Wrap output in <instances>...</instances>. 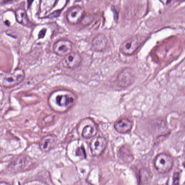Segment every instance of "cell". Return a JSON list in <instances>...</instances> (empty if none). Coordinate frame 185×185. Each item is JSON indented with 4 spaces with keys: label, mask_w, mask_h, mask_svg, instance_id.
I'll return each mask as SVG.
<instances>
[{
    "label": "cell",
    "mask_w": 185,
    "mask_h": 185,
    "mask_svg": "<svg viewBox=\"0 0 185 185\" xmlns=\"http://www.w3.org/2000/svg\"><path fill=\"white\" fill-rule=\"evenodd\" d=\"M76 99V95L66 90H59L53 91L49 97V102L51 105L62 108H67L72 106Z\"/></svg>",
    "instance_id": "cell-1"
},
{
    "label": "cell",
    "mask_w": 185,
    "mask_h": 185,
    "mask_svg": "<svg viewBox=\"0 0 185 185\" xmlns=\"http://www.w3.org/2000/svg\"><path fill=\"white\" fill-rule=\"evenodd\" d=\"M25 73L21 69H17L13 73H3L0 76V83L5 88H11L19 84L24 80Z\"/></svg>",
    "instance_id": "cell-2"
},
{
    "label": "cell",
    "mask_w": 185,
    "mask_h": 185,
    "mask_svg": "<svg viewBox=\"0 0 185 185\" xmlns=\"http://www.w3.org/2000/svg\"><path fill=\"white\" fill-rule=\"evenodd\" d=\"M154 164L157 172L161 174L166 173L172 169L173 160L172 158L167 154L161 153L156 157Z\"/></svg>",
    "instance_id": "cell-3"
},
{
    "label": "cell",
    "mask_w": 185,
    "mask_h": 185,
    "mask_svg": "<svg viewBox=\"0 0 185 185\" xmlns=\"http://www.w3.org/2000/svg\"><path fill=\"white\" fill-rule=\"evenodd\" d=\"M135 75L130 68H126L122 71L117 76L116 82L121 88H126L134 82Z\"/></svg>",
    "instance_id": "cell-4"
},
{
    "label": "cell",
    "mask_w": 185,
    "mask_h": 185,
    "mask_svg": "<svg viewBox=\"0 0 185 185\" xmlns=\"http://www.w3.org/2000/svg\"><path fill=\"white\" fill-rule=\"evenodd\" d=\"M108 143V140L104 137H98L93 139L90 144L92 155L98 156L101 155L106 149Z\"/></svg>",
    "instance_id": "cell-5"
},
{
    "label": "cell",
    "mask_w": 185,
    "mask_h": 185,
    "mask_svg": "<svg viewBox=\"0 0 185 185\" xmlns=\"http://www.w3.org/2000/svg\"><path fill=\"white\" fill-rule=\"evenodd\" d=\"M72 44L68 40H60L56 42L53 46V52L60 56H65L72 52Z\"/></svg>",
    "instance_id": "cell-6"
},
{
    "label": "cell",
    "mask_w": 185,
    "mask_h": 185,
    "mask_svg": "<svg viewBox=\"0 0 185 185\" xmlns=\"http://www.w3.org/2000/svg\"><path fill=\"white\" fill-rule=\"evenodd\" d=\"M141 45V41L139 37L134 36L122 44L120 47V51L125 54H132L139 48Z\"/></svg>",
    "instance_id": "cell-7"
},
{
    "label": "cell",
    "mask_w": 185,
    "mask_h": 185,
    "mask_svg": "<svg viewBox=\"0 0 185 185\" xmlns=\"http://www.w3.org/2000/svg\"><path fill=\"white\" fill-rule=\"evenodd\" d=\"M84 10L83 8L76 6L72 8L67 12L66 17L69 23L76 24L82 21L84 17Z\"/></svg>",
    "instance_id": "cell-8"
},
{
    "label": "cell",
    "mask_w": 185,
    "mask_h": 185,
    "mask_svg": "<svg viewBox=\"0 0 185 185\" xmlns=\"http://www.w3.org/2000/svg\"><path fill=\"white\" fill-rule=\"evenodd\" d=\"M82 60V57L79 53L72 51L64 56L62 59V63L65 68L73 69L78 67Z\"/></svg>",
    "instance_id": "cell-9"
},
{
    "label": "cell",
    "mask_w": 185,
    "mask_h": 185,
    "mask_svg": "<svg viewBox=\"0 0 185 185\" xmlns=\"http://www.w3.org/2000/svg\"><path fill=\"white\" fill-rule=\"evenodd\" d=\"M132 122L127 119H122L117 121L114 124L116 131L120 134H126L132 129Z\"/></svg>",
    "instance_id": "cell-10"
},
{
    "label": "cell",
    "mask_w": 185,
    "mask_h": 185,
    "mask_svg": "<svg viewBox=\"0 0 185 185\" xmlns=\"http://www.w3.org/2000/svg\"><path fill=\"white\" fill-rule=\"evenodd\" d=\"M56 139L55 136L50 134L44 137L40 142L41 150L47 151L53 148L56 144Z\"/></svg>",
    "instance_id": "cell-11"
},
{
    "label": "cell",
    "mask_w": 185,
    "mask_h": 185,
    "mask_svg": "<svg viewBox=\"0 0 185 185\" xmlns=\"http://www.w3.org/2000/svg\"><path fill=\"white\" fill-rule=\"evenodd\" d=\"M107 39L105 35L100 34L98 35L93 39L92 45L93 49L96 51H102L107 45Z\"/></svg>",
    "instance_id": "cell-12"
},
{
    "label": "cell",
    "mask_w": 185,
    "mask_h": 185,
    "mask_svg": "<svg viewBox=\"0 0 185 185\" xmlns=\"http://www.w3.org/2000/svg\"><path fill=\"white\" fill-rule=\"evenodd\" d=\"M15 16L17 21L19 24L24 26L28 24V19L26 12L24 9H19L15 12Z\"/></svg>",
    "instance_id": "cell-13"
},
{
    "label": "cell",
    "mask_w": 185,
    "mask_h": 185,
    "mask_svg": "<svg viewBox=\"0 0 185 185\" xmlns=\"http://www.w3.org/2000/svg\"><path fill=\"white\" fill-rule=\"evenodd\" d=\"M97 129L96 127L87 126L84 128L82 131V136L85 139L91 138L97 134Z\"/></svg>",
    "instance_id": "cell-14"
},
{
    "label": "cell",
    "mask_w": 185,
    "mask_h": 185,
    "mask_svg": "<svg viewBox=\"0 0 185 185\" xmlns=\"http://www.w3.org/2000/svg\"><path fill=\"white\" fill-rule=\"evenodd\" d=\"M180 179V173L178 172L174 173L173 177V183L174 184H179Z\"/></svg>",
    "instance_id": "cell-15"
},
{
    "label": "cell",
    "mask_w": 185,
    "mask_h": 185,
    "mask_svg": "<svg viewBox=\"0 0 185 185\" xmlns=\"http://www.w3.org/2000/svg\"><path fill=\"white\" fill-rule=\"evenodd\" d=\"M76 155L78 156H83L85 158L86 155H85V153L84 148L82 147L79 148L76 151Z\"/></svg>",
    "instance_id": "cell-16"
},
{
    "label": "cell",
    "mask_w": 185,
    "mask_h": 185,
    "mask_svg": "<svg viewBox=\"0 0 185 185\" xmlns=\"http://www.w3.org/2000/svg\"><path fill=\"white\" fill-rule=\"evenodd\" d=\"M61 13V10H57L53 12L48 16V18H53L59 17Z\"/></svg>",
    "instance_id": "cell-17"
},
{
    "label": "cell",
    "mask_w": 185,
    "mask_h": 185,
    "mask_svg": "<svg viewBox=\"0 0 185 185\" xmlns=\"http://www.w3.org/2000/svg\"><path fill=\"white\" fill-rule=\"evenodd\" d=\"M91 17H89V16H86V17H83L82 19V21L83 22L84 24H85V25L86 24H89V23L91 22Z\"/></svg>",
    "instance_id": "cell-18"
},
{
    "label": "cell",
    "mask_w": 185,
    "mask_h": 185,
    "mask_svg": "<svg viewBox=\"0 0 185 185\" xmlns=\"http://www.w3.org/2000/svg\"><path fill=\"white\" fill-rule=\"evenodd\" d=\"M46 29L45 28L43 29L40 31L39 34V39H43L45 37L46 33Z\"/></svg>",
    "instance_id": "cell-19"
},
{
    "label": "cell",
    "mask_w": 185,
    "mask_h": 185,
    "mask_svg": "<svg viewBox=\"0 0 185 185\" xmlns=\"http://www.w3.org/2000/svg\"><path fill=\"white\" fill-rule=\"evenodd\" d=\"M111 10H112L113 14H114V19L115 21H117L118 18V14L117 13V10L114 7L111 8Z\"/></svg>",
    "instance_id": "cell-20"
},
{
    "label": "cell",
    "mask_w": 185,
    "mask_h": 185,
    "mask_svg": "<svg viewBox=\"0 0 185 185\" xmlns=\"http://www.w3.org/2000/svg\"><path fill=\"white\" fill-rule=\"evenodd\" d=\"M34 1V0H28L27 1V4H28V8L30 7L32 3L33 2V1Z\"/></svg>",
    "instance_id": "cell-21"
},
{
    "label": "cell",
    "mask_w": 185,
    "mask_h": 185,
    "mask_svg": "<svg viewBox=\"0 0 185 185\" xmlns=\"http://www.w3.org/2000/svg\"><path fill=\"white\" fill-rule=\"evenodd\" d=\"M185 1V0H177V1H180V2H181V1Z\"/></svg>",
    "instance_id": "cell-22"
}]
</instances>
